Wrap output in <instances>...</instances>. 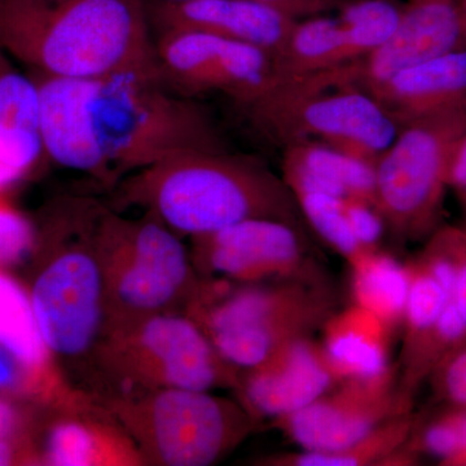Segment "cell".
Masks as SVG:
<instances>
[{
	"instance_id": "obj_34",
	"label": "cell",
	"mask_w": 466,
	"mask_h": 466,
	"mask_svg": "<svg viewBox=\"0 0 466 466\" xmlns=\"http://www.w3.org/2000/svg\"><path fill=\"white\" fill-rule=\"evenodd\" d=\"M450 191L455 195L466 225V134L456 150L450 173Z\"/></svg>"
},
{
	"instance_id": "obj_27",
	"label": "cell",
	"mask_w": 466,
	"mask_h": 466,
	"mask_svg": "<svg viewBox=\"0 0 466 466\" xmlns=\"http://www.w3.org/2000/svg\"><path fill=\"white\" fill-rule=\"evenodd\" d=\"M293 195L309 228L349 265L364 254L375 251L364 247L352 231L346 213V198L324 192H297Z\"/></svg>"
},
{
	"instance_id": "obj_35",
	"label": "cell",
	"mask_w": 466,
	"mask_h": 466,
	"mask_svg": "<svg viewBox=\"0 0 466 466\" xmlns=\"http://www.w3.org/2000/svg\"><path fill=\"white\" fill-rule=\"evenodd\" d=\"M25 177V175L21 174L20 171L15 170L5 162L0 161V195H5L9 189L14 188Z\"/></svg>"
},
{
	"instance_id": "obj_38",
	"label": "cell",
	"mask_w": 466,
	"mask_h": 466,
	"mask_svg": "<svg viewBox=\"0 0 466 466\" xmlns=\"http://www.w3.org/2000/svg\"><path fill=\"white\" fill-rule=\"evenodd\" d=\"M460 14H461L462 24H464L466 33V0H458Z\"/></svg>"
},
{
	"instance_id": "obj_30",
	"label": "cell",
	"mask_w": 466,
	"mask_h": 466,
	"mask_svg": "<svg viewBox=\"0 0 466 466\" xmlns=\"http://www.w3.org/2000/svg\"><path fill=\"white\" fill-rule=\"evenodd\" d=\"M426 382L441 407L466 410V346L444 358Z\"/></svg>"
},
{
	"instance_id": "obj_12",
	"label": "cell",
	"mask_w": 466,
	"mask_h": 466,
	"mask_svg": "<svg viewBox=\"0 0 466 466\" xmlns=\"http://www.w3.org/2000/svg\"><path fill=\"white\" fill-rule=\"evenodd\" d=\"M153 34L162 78L184 96L217 92L245 108L278 79L271 55L247 43L189 29Z\"/></svg>"
},
{
	"instance_id": "obj_2",
	"label": "cell",
	"mask_w": 466,
	"mask_h": 466,
	"mask_svg": "<svg viewBox=\"0 0 466 466\" xmlns=\"http://www.w3.org/2000/svg\"><path fill=\"white\" fill-rule=\"evenodd\" d=\"M101 205L63 200L38 231V259L26 287L39 333L58 376L72 391L92 398L108 334L106 280L95 227Z\"/></svg>"
},
{
	"instance_id": "obj_37",
	"label": "cell",
	"mask_w": 466,
	"mask_h": 466,
	"mask_svg": "<svg viewBox=\"0 0 466 466\" xmlns=\"http://www.w3.org/2000/svg\"><path fill=\"white\" fill-rule=\"evenodd\" d=\"M144 2L161 3V5H182V3L192 2V0H144Z\"/></svg>"
},
{
	"instance_id": "obj_31",
	"label": "cell",
	"mask_w": 466,
	"mask_h": 466,
	"mask_svg": "<svg viewBox=\"0 0 466 466\" xmlns=\"http://www.w3.org/2000/svg\"><path fill=\"white\" fill-rule=\"evenodd\" d=\"M346 213L355 236L370 250L382 249L381 240L386 226L375 205L358 198H346Z\"/></svg>"
},
{
	"instance_id": "obj_16",
	"label": "cell",
	"mask_w": 466,
	"mask_h": 466,
	"mask_svg": "<svg viewBox=\"0 0 466 466\" xmlns=\"http://www.w3.org/2000/svg\"><path fill=\"white\" fill-rule=\"evenodd\" d=\"M43 407L46 421L32 434L36 464L143 465L118 422L86 395L72 391Z\"/></svg>"
},
{
	"instance_id": "obj_24",
	"label": "cell",
	"mask_w": 466,
	"mask_h": 466,
	"mask_svg": "<svg viewBox=\"0 0 466 466\" xmlns=\"http://www.w3.org/2000/svg\"><path fill=\"white\" fill-rule=\"evenodd\" d=\"M349 266L351 303L370 309L400 333L408 291L406 262L379 249Z\"/></svg>"
},
{
	"instance_id": "obj_13",
	"label": "cell",
	"mask_w": 466,
	"mask_h": 466,
	"mask_svg": "<svg viewBox=\"0 0 466 466\" xmlns=\"http://www.w3.org/2000/svg\"><path fill=\"white\" fill-rule=\"evenodd\" d=\"M415 397L400 388V368L349 377L332 390L289 415L272 420L302 451L329 452L366 438L385 422L412 412Z\"/></svg>"
},
{
	"instance_id": "obj_21",
	"label": "cell",
	"mask_w": 466,
	"mask_h": 466,
	"mask_svg": "<svg viewBox=\"0 0 466 466\" xmlns=\"http://www.w3.org/2000/svg\"><path fill=\"white\" fill-rule=\"evenodd\" d=\"M321 343L342 379L375 375L392 366V341L398 333L370 309L351 305L327 319Z\"/></svg>"
},
{
	"instance_id": "obj_8",
	"label": "cell",
	"mask_w": 466,
	"mask_h": 466,
	"mask_svg": "<svg viewBox=\"0 0 466 466\" xmlns=\"http://www.w3.org/2000/svg\"><path fill=\"white\" fill-rule=\"evenodd\" d=\"M94 401L118 422L143 465L217 464L258 426L240 401L211 391L158 388Z\"/></svg>"
},
{
	"instance_id": "obj_36",
	"label": "cell",
	"mask_w": 466,
	"mask_h": 466,
	"mask_svg": "<svg viewBox=\"0 0 466 466\" xmlns=\"http://www.w3.org/2000/svg\"><path fill=\"white\" fill-rule=\"evenodd\" d=\"M446 466H466V410H461V449Z\"/></svg>"
},
{
	"instance_id": "obj_9",
	"label": "cell",
	"mask_w": 466,
	"mask_h": 466,
	"mask_svg": "<svg viewBox=\"0 0 466 466\" xmlns=\"http://www.w3.org/2000/svg\"><path fill=\"white\" fill-rule=\"evenodd\" d=\"M238 375L191 315L162 312L108 334L94 400L158 388L235 391Z\"/></svg>"
},
{
	"instance_id": "obj_11",
	"label": "cell",
	"mask_w": 466,
	"mask_h": 466,
	"mask_svg": "<svg viewBox=\"0 0 466 466\" xmlns=\"http://www.w3.org/2000/svg\"><path fill=\"white\" fill-rule=\"evenodd\" d=\"M189 251L201 278L238 284H330L312 256L303 229L281 220H242L195 236Z\"/></svg>"
},
{
	"instance_id": "obj_1",
	"label": "cell",
	"mask_w": 466,
	"mask_h": 466,
	"mask_svg": "<svg viewBox=\"0 0 466 466\" xmlns=\"http://www.w3.org/2000/svg\"><path fill=\"white\" fill-rule=\"evenodd\" d=\"M33 78L46 157L106 186L177 153L228 149L213 116L161 73Z\"/></svg>"
},
{
	"instance_id": "obj_6",
	"label": "cell",
	"mask_w": 466,
	"mask_h": 466,
	"mask_svg": "<svg viewBox=\"0 0 466 466\" xmlns=\"http://www.w3.org/2000/svg\"><path fill=\"white\" fill-rule=\"evenodd\" d=\"M95 238L106 280L108 334L162 312H186L198 297L202 278L189 248L157 218L143 213L128 219L101 207Z\"/></svg>"
},
{
	"instance_id": "obj_18",
	"label": "cell",
	"mask_w": 466,
	"mask_h": 466,
	"mask_svg": "<svg viewBox=\"0 0 466 466\" xmlns=\"http://www.w3.org/2000/svg\"><path fill=\"white\" fill-rule=\"evenodd\" d=\"M152 32L198 30L247 43L279 56L299 18L257 0H192L182 5L146 2Z\"/></svg>"
},
{
	"instance_id": "obj_29",
	"label": "cell",
	"mask_w": 466,
	"mask_h": 466,
	"mask_svg": "<svg viewBox=\"0 0 466 466\" xmlns=\"http://www.w3.org/2000/svg\"><path fill=\"white\" fill-rule=\"evenodd\" d=\"M431 236L452 267L453 280L450 289V300L458 309L466 324V225L443 223Z\"/></svg>"
},
{
	"instance_id": "obj_17",
	"label": "cell",
	"mask_w": 466,
	"mask_h": 466,
	"mask_svg": "<svg viewBox=\"0 0 466 466\" xmlns=\"http://www.w3.org/2000/svg\"><path fill=\"white\" fill-rule=\"evenodd\" d=\"M462 47L466 33L458 0H406L388 39L349 69L355 84L372 95L408 67Z\"/></svg>"
},
{
	"instance_id": "obj_15",
	"label": "cell",
	"mask_w": 466,
	"mask_h": 466,
	"mask_svg": "<svg viewBox=\"0 0 466 466\" xmlns=\"http://www.w3.org/2000/svg\"><path fill=\"white\" fill-rule=\"evenodd\" d=\"M343 381L314 336L284 345L259 366L240 370L235 392L257 421L275 420L308 406Z\"/></svg>"
},
{
	"instance_id": "obj_32",
	"label": "cell",
	"mask_w": 466,
	"mask_h": 466,
	"mask_svg": "<svg viewBox=\"0 0 466 466\" xmlns=\"http://www.w3.org/2000/svg\"><path fill=\"white\" fill-rule=\"evenodd\" d=\"M18 398L0 395V440L25 434L30 431V419L17 404Z\"/></svg>"
},
{
	"instance_id": "obj_23",
	"label": "cell",
	"mask_w": 466,
	"mask_h": 466,
	"mask_svg": "<svg viewBox=\"0 0 466 466\" xmlns=\"http://www.w3.org/2000/svg\"><path fill=\"white\" fill-rule=\"evenodd\" d=\"M0 345L25 368L42 392L43 404L70 391L46 349L26 287L0 269Z\"/></svg>"
},
{
	"instance_id": "obj_7",
	"label": "cell",
	"mask_w": 466,
	"mask_h": 466,
	"mask_svg": "<svg viewBox=\"0 0 466 466\" xmlns=\"http://www.w3.org/2000/svg\"><path fill=\"white\" fill-rule=\"evenodd\" d=\"M337 309L332 284H238L202 278L186 312L231 366L245 370L287 343L314 336Z\"/></svg>"
},
{
	"instance_id": "obj_3",
	"label": "cell",
	"mask_w": 466,
	"mask_h": 466,
	"mask_svg": "<svg viewBox=\"0 0 466 466\" xmlns=\"http://www.w3.org/2000/svg\"><path fill=\"white\" fill-rule=\"evenodd\" d=\"M0 51L55 78L161 73L144 0H0Z\"/></svg>"
},
{
	"instance_id": "obj_22",
	"label": "cell",
	"mask_w": 466,
	"mask_h": 466,
	"mask_svg": "<svg viewBox=\"0 0 466 466\" xmlns=\"http://www.w3.org/2000/svg\"><path fill=\"white\" fill-rule=\"evenodd\" d=\"M46 157L41 133L39 92L33 76L0 60V161L29 175Z\"/></svg>"
},
{
	"instance_id": "obj_25",
	"label": "cell",
	"mask_w": 466,
	"mask_h": 466,
	"mask_svg": "<svg viewBox=\"0 0 466 466\" xmlns=\"http://www.w3.org/2000/svg\"><path fill=\"white\" fill-rule=\"evenodd\" d=\"M419 421L415 410L385 422L366 438L345 449L315 452L275 453L257 460L260 466H382L385 460L400 449L412 434Z\"/></svg>"
},
{
	"instance_id": "obj_10",
	"label": "cell",
	"mask_w": 466,
	"mask_h": 466,
	"mask_svg": "<svg viewBox=\"0 0 466 466\" xmlns=\"http://www.w3.org/2000/svg\"><path fill=\"white\" fill-rule=\"evenodd\" d=\"M466 134V104L400 126L375 164V208L400 242H424L444 219L453 157Z\"/></svg>"
},
{
	"instance_id": "obj_26",
	"label": "cell",
	"mask_w": 466,
	"mask_h": 466,
	"mask_svg": "<svg viewBox=\"0 0 466 466\" xmlns=\"http://www.w3.org/2000/svg\"><path fill=\"white\" fill-rule=\"evenodd\" d=\"M406 267L408 291L401 321L400 354L397 361L400 370L424 348L450 299L446 287L419 254L408 259Z\"/></svg>"
},
{
	"instance_id": "obj_19",
	"label": "cell",
	"mask_w": 466,
	"mask_h": 466,
	"mask_svg": "<svg viewBox=\"0 0 466 466\" xmlns=\"http://www.w3.org/2000/svg\"><path fill=\"white\" fill-rule=\"evenodd\" d=\"M375 96L400 126L466 104V47L398 73Z\"/></svg>"
},
{
	"instance_id": "obj_33",
	"label": "cell",
	"mask_w": 466,
	"mask_h": 466,
	"mask_svg": "<svg viewBox=\"0 0 466 466\" xmlns=\"http://www.w3.org/2000/svg\"><path fill=\"white\" fill-rule=\"evenodd\" d=\"M272 7L280 9L290 16L308 18L317 15L328 14L342 5L343 0H257Z\"/></svg>"
},
{
	"instance_id": "obj_5",
	"label": "cell",
	"mask_w": 466,
	"mask_h": 466,
	"mask_svg": "<svg viewBox=\"0 0 466 466\" xmlns=\"http://www.w3.org/2000/svg\"><path fill=\"white\" fill-rule=\"evenodd\" d=\"M244 109L257 133L280 149L318 142L370 164L400 131L379 100L355 84L349 66L278 76Z\"/></svg>"
},
{
	"instance_id": "obj_28",
	"label": "cell",
	"mask_w": 466,
	"mask_h": 466,
	"mask_svg": "<svg viewBox=\"0 0 466 466\" xmlns=\"http://www.w3.org/2000/svg\"><path fill=\"white\" fill-rule=\"evenodd\" d=\"M38 244V229L32 220L0 195V269L23 265L32 258Z\"/></svg>"
},
{
	"instance_id": "obj_14",
	"label": "cell",
	"mask_w": 466,
	"mask_h": 466,
	"mask_svg": "<svg viewBox=\"0 0 466 466\" xmlns=\"http://www.w3.org/2000/svg\"><path fill=\"white\" fill-rule=\"evenodd\" d=\"M333 16L300 18L275 58L278 76L309 75L357 63L388 39L400 23V0L343 2Z\"/></svg>"
},
{
	"instance_id": "obj_20",
	"label": "cell",
	"mask_w": 466,
	"mask_h": 466,
	"mask_svg": "<svg viewBox=\"0 0 466 466\" xmlns=\"http://www.w3.org/2000/svg\"><path fill=\"white\" fill-rule=\"evenodd\" d=\"M281 150V177L291 192H324L375 205V164L318 142L294 143Z\"/></svg>"
},
{
	"instance_id": "obj_4",
	"label": "cell",
	"mask_w": 466,
	"mask_h": 466,
	"mask_svg": "<svg viewBox=\"0 0 466 466\" xmlns=\"http://www.w3.org/2000/svg\"><path fill=\"white\" fill-rule=\"evenodd\" d=\"M119 207L139 208L182 238L248 219H274L305 229L283 177L259 159L229 149L189 150L126 177Z\"/></svg>"
}]
</instances>
